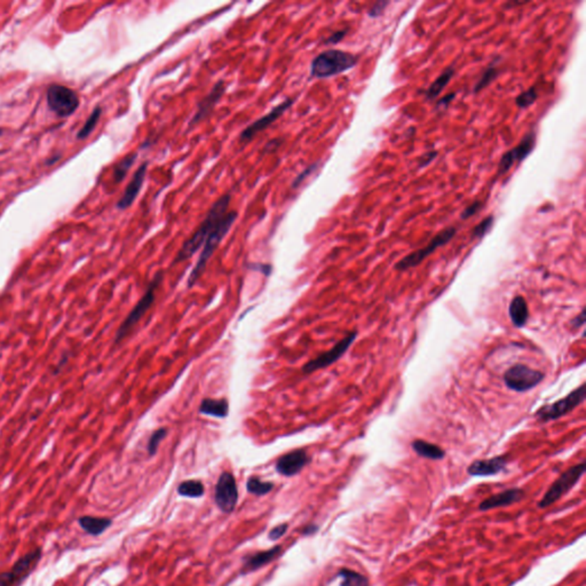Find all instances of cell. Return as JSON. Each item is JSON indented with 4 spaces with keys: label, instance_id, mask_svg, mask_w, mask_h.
Returning <instances> with one entry per match:
<instances>
[{
    "label": "cell",
    "instance_id": "obj_30",
    "mask_svg": "<svg viewBox=\"0 0 586 586\" xmlns=\"http://www.w3.org/2000/svg\"><path fill=\"white\" fill-rule=\"evenodd\" d=\"M101 114H102V109L101 107H97L94 109L93 113L90 115V117L88 118V121H85L84 126L81 128V131L78 132L77 137L79 140L81 139H86L88 135L93 132L94 128L97 126V123H99V119H100Z\"/></svg>",
    "mask_w": 586,
    "mask_h": 586
},
{
    "label": "cell",
    "instance_id": "obj_42",
    "mask_svg": "<svg viewBox=\"0 0 586 586\" xmlns=\"http://www.w3.org/2000/svg\"><path fill=\"white\" fill-rule=\"evenodd\" d=\"M585 324V309H582V312L576 316V318H574L572 321H570V325L573 326L574 329L582 328L583 325Z\"/></svg>",
    "mask_w": 586,
    "mask_h": 586
},
{
    "label": "cell",
    "instance_id": "obj_36",
    "mask_svg": "<svg viewBox=\"0 0 586 586\" xmlns=\"http://www.w3.org/2000/svg\"><path fill=\"white\" fill-rule=\"evenodd\" d=\"M316 168H318V164H313L309 168H305L304 171L300 173V175H297V178L293 180L292 182V187L297 188L300 186V184L306 180V178H309V175H312L313 172L315 171Z\"/></svg>",
    "mask_w": 586,
    "mask_h": 586
},
{
    "label": "cell",
    "instance_id": "obj_35",
    "mask_svg": "<svg viewBox=\"0 0 586 586\" xmlns=\"http://www.w3.org/2000/svg\"><path fill=\"white\" fill-rule=\"evenodd\" d=\"M482 202H473L472 204L469 205V206H467V208L462 212L460 219H462V220H467V219L472 218L473 215H476V213H479V212L482 210Z\"/></svg>",
    "mask_w": 586,
    "mask_h": 586
},
{
    "label": "cell",
    "instance_id": "obj_1",
    "mask_svg": "<svg viewBox=\"0 0 586 586\" xmlns=\"http://www.w3.org/2000/svg\"><path fill=\"white\" fill-rule=\"evenodd\" d=\"M231 199V194L222 195V197L219 198L218 201L212 205L201 225L198 226L194 234L191 235V238H188L187 241L184 242V245L181 246L178 255L175 258L173 265L178 264V262H184L187 259H191L199 248H203L205 241L208 240L213 229L227 215Z\"/></svg>",
    "mask_w": 586,
    "mask_h": 586
},
{
    "label": "cell",
    "instance_id": "obj_5",
    "mask_svg": "<svg viewBox=\"0 0 586 586\" xmlns=\"http://www.w3.org/2000/svg\"><path fill=\"white\" fill-rule=\"evenodd\" d=\"M585 462H582L565 471L549 486V489L544 494V496L538 502L537 506L540 509H547L554 502H558L560 498H563L566 494L569 493L570 490L573 489L574 487L576 486L577 483L580 482V480L582 479V476L585 473Z\"/></svg>",
    "mask_w": 586,
    "mask_h": 586
},
{
    "label": "cell",
    "instance_id": "obj_13",
    "mask_svg": "<svg viewBox=\"0 0 586 586\" xmlns=\"http://www.w3.org/2000/svg\"><path fill=\"white\" fill-rule=\"evenodd\" d=\"M293 104H295V99H286L282 104L273 108L268 114H266L265 116H262V118H259L252 124L248 125V128H245L244 131L242 132L241 135H240V141L242 144L250 142L258 133L265 131L266 128L271 126V124H274L278 118L284 115L285 111H288L293 106Z\"/></svg>",
    "mask_w": 586,
    "mask_h": 586
},
{
    "label": "cell",
    "instance_id": "obj_33",
    "mask_svg": "<svg viewBox=\"0 0 586 586\" xmlns=\"http://www.w3.org/2000/svg\"><path fill=\"white\" fill-rule=\"evenodd\" d=\"M494 222H495V219H494L493 215H489L486 219H483L482 222H480L479 225L476 226L473 229L472 240H476H476H481V238L485 237L489 233L490 229L493 228Z\"/></svg>",
    "mask_w": 586,
    "mask_h": 586
},
{
    "label": "cell",
    "instance_id": "obj_24",
    "mask_svg": "<svg viewBox=\"0 0 586 586\" xmlns=\"http://www.w3.org/2000/svg\"><path fill=\"white\" fill-rule=\"evenodd\" d=\"M453 75H455V67L447 68L446 70L443 71L442 74L440 75L439 77L436 78V81H433L432 85L426 90V99L434 100L439 97L440 93L447 88V85L449 84Z\"/></svg>",
    "mask_w": 586,
    "mask_h": 586
},
{
    "label": "cell",
    "instance_id": "obj_28",
    "mask_svg": "<svg viewBox=\"0 0 586 586\" xmlns=\"http://www.w3.org/2000/svg\"><path fill=\"white\" fill-rule=\"evenodd\" d=\"M137 154L128 155L126 157L123 158L114 170V179L116 184H119L124 180L125 177L128 175V172L131 170L132 166L137 161Z\"/></svg>",
    "mask_w": 586,
    "mask_h": 586
},
{
    "label": "cell",
    "instance_id": "obj_10",
    "mask_svg": "<svg viewBox=\"0 0 586 586\" xmlns=\"http://www.w3.org/2000/svg\"><path fill=\"white\" fill-rule=\"evenodd\" d=\"M356 338H358V331L356 330L355 331L349 332L345 338H342L340 342H337L330 351L323 353V354L318 355L315 359L307 362L302 367V372L306 373V375H311V373H314V372L318 371L321 369L328 368L330 365L333 364L338 360L342 359V356L345 355V353L353 345V342H355Z\"/></svg>",
    "mask_w": 586,
    "mask_h": 586
},
{
    "label": "cell",
    "instance_id": "obj_41",
    "mask_svg": "<svg viewBox=\"0 0 586 586\" xmlns=\"http://www.w3.org/2000/svg\"><path fill=\"white\" fill-rule=\"evenodd\" d=\"M456 95H457L456 93L447 94L446 97H443L442 99H440V101H438L436 108L446 110L447 108L449 107V104H451L452 100L455 99Z\"/></svg>",
    "mask_w": 586,
    "mask_h": 586
},
{
    "label": "cell",
    "instance_id": "obj_37",
    "mask_svg": "<svg viewBox=\"0 0 586 586\" xmlns=\"http://www.w3.org/2000/svg\"><path fill=\"white\" fill-rule=\"evenodd\" d=\"M288 523H282V525H278V526L275 527V528H273V529L271 530V533H269V540H280V538H282V537L284 536L285 533L288 531Z\"/></svg>",
    "mask_w": 586,
    "mask_h": 586
},
{
    "label": "cell",
    "instance_id": "obj_15",
    "mask_svg": "<svg viewBox=\"0 0 586 586\" xmlns=\"http://www.w3.org/2000/svg\"><path fill=\"white\" fill-rule=\"evenodd\" d=\"M226 92V83L224 81H219L217 84L212 88V90L208 92V95L202 99L198 104L197 109L195 111L194 116L189 121V128H193L195 125L199 124L202 121H204L205 118L208 117V115L211 114L215 106L218 104L219 100L222 99V95Z\"/></svg>",
    "mask_w": 586,
    "mask_h": 586
},
{
    "label": "cell",
    "instance_id": "obj_19",
    "mask_svg": "<svg viewBox=\"0 0 586 586\" xmlns=\"http://www.w3.org/2000/svg\"><path fill=\"white\" fill-rule=\"evenodd\" d=\"M281 552L282 546L277 545L267 549V551H262V552L252 554L245 561L244 567H243V574L252 573V572L260 569L262 567L268 565L271 561H274L281 554Z\"/></svg>",
    "mask_w": 586,
    "mask_h": 586
},
{
    "label": "cell",
    "instance_id": "obj_31",
    "mask_svg": "<svg viewBox=\"0 0 586 586\" xmlns=\"http://www.w3.org/2000/svg\"><path fill=\"white\" fill-rule=\"evenodd\" d=\"M168 429H165V427H161V429H156L153 434H151L150 438H149V441H148L147 450L149 456H155L157 453L158 447L161 445L162 441L168 436Z\"/></svg>",
    "mask_w": 586,
    "mask_h": 586
},
{
    "label": "cell",
    "instance_id": "obj_43",
    "mask_svg": "<svg viewBox=\"0 0 586 586\" xmlns=\"http://www.w3.org/2000/svg\"><path fill=\"white\" fill-rule=\"evenodd\" d=\"M436 156H438V151H429L427 154L422 156V161L419 163V166L420 168H424V166H427V165L431 163V162L434 161L436 159Z\"/></svg>",
    "mask_w": 586,
    "mask_h": 586
},
{
    "label": "cell",
    "instance_id": "obj_6",
    "mask_svg": "<svg viewBox=\"0 0 586 586\" xmlns=\"http://www.w3.org/2000/svg\"><path fill=\"white\" fill-rule=\"evenodd\" d=\"M585 399L586 389L583 384L559 401L538 409L535 413V417L540 422H553L575 410L585 401Z\"/></svg>",
    "mask_w": 586,
    "mask_h": 586
},
{
    "label": "cell",
    "instance_id": "obj_23",
    "mask_svg": "<svg viewBox=\"0 0 586 586\" xmlns=\"http://www.w3.org/2000/svg\"><path fill=\"white\" fill-rule=\"evenodd\" d=\"M411 448L417 455L422 458L431 460H441L446 457V451L434 443L427 442L425 440H415L411 442Z\"/></svg>",
    "mask_w": 586,
    "mask_h": 586
},
{
    "label": "cell",
    "instance_id": "obj_3",
    "mask_svg": "<svg viewBox=\"0 0 586 586\" xmlns=\"http://www.w3.org/2000/svg\"><path fill=\"white\" fill-rule=\"evenodd\" d=\"M237 217V212H228L222 222H219V225L213 229V231L208 236V240L205 241L201 255H199L196 265H195L191 275H189V277H188V288L191 289L197 283L198 280H199V277L204 273L206 265L210 262L212 255L215 253V250L218 248L219 245L222 244V242L227 236L228 233L231 231V227L234 225Z\"/></svg>",
    "mask_w": 586,
    "mask_h": 586
},
{
    "label": "cell",
    "instance_id": "obj_18",
    "mask_svg": "<svg viewBox=\"0 0 586 586\" xmlns=\"http://www.w3.org/2000/svg\"><path fill=\"white\" fill-rule=\"evenodd\" d=\"M148 162H144V164L141 165L140 168L135 171L131 182L128 184V187L125 189L124 194L121 196V199L118 201L117 208L119 210H126L130 208L137 196L140 194L141 188L144 186V179L147 175Z\"/></svg>",
    "mask_w": 586,
    "mask_h": 586
},
{
    "label": "cell",
    "instance_id": "obj_14",
    "mask_svg": "<svg viewBox=\"0 0 586 586\" xmlns=\"http://www.w3.org/2000/svg\"><path fill=\"white\" fill-rule=\"evenodd\" d=\"M309 462H311V457L306 450H292L277 459L275 469L281 476H295L302 472Z\"/></svg>",
    "mask_w": 586,
    "mask_h": 586
},
{
    "label": "cell",
    "instance_id": "obj_11",
    "mask_svg": "<svg viewBox=\"0 0 586 586\" xmlns=\"http://www.w3.org/2000/svg\"><path fill=\"white\" fill-rule=\"evenodd\" d=\"M215 504L222 513L229 514L234 511L238 500L237 483L229 472L222 473L215 490Z\"/></svg>",
    "mask_w": 586,
    "mask_h": 586
},
{
    "label": "cell",
    "instance_id": "obj_12",
    "mask_svg": "<svg viewBox=\"0 0 586 586\" xmlns=\"http://www.w3.org/2000/svg\"><path fill=\"white\" fill-rule=\"evenodd\" d=\"M535 146H536V133L530 131L523 137L521 142L516 148L502 155L499 162L497 177L505 175L506 172H509L516 163L520 164L521 162L525 161L533 153Z\"/></svg>",
    "mask_w": 586,
    "mask_h": 586
},
{
    "label": "cell",
    "instance_id": "obj_26",
    "mask_svg": "<svg viewBox=\"0 0 586 586\" xmlns=\"http://www.w3.org/2000/svg\"><path fill=\"white\" fill-rule=\"evenodd\" d=\"M204 493V485L198 480H187L181 482L178 487L179 495L188 498H199Z\"/></svg>",
    "mask_w": 586,
    "mask_h": 586
},
{
    "label": "cell",
    "instance_id": "obj_4",
    "mask_svg": "<svg viewBox=\"0 0 586 586\" xmlns=\"http://www.w3.org/2000/svg\"><path fill=\"white\" fill-rule=\"evenodd\" d=\"M163 276H164L163 273L158 271L157 274L155 275V277L151 280L147 291L144 292V295L137 302L135 309H132L130 314L126 316L124 322L121 323V326L116 332V337H115L116 344H119L123 339L126 338V335L131 332L132 329L135 328L137 322L140 321L141 318H144V314L151 309V306L154 305L155 299H156V290H157L158 285L161 284Z\"/></svg>",
    "mask_w": 586,
    "mask_h": 586
},
{
    "label": "cell",
    "instance_id": "obj_45",
    "mask_svg": "<svg viewBox=\"0 0 586 586\" xmlns=\"http://www.w3.org/2000/svg\"><path fill=\"white\" fill-rule=\"evenodd\" d=\"M318 527L316 525H309V526H306L304 529H302V535H305V536H309V535H313V534L318 533Z\"/></svg>",
    "mask_w": 586,
    "mask_h": 586
},
{
    "label": "cell",
    "instance_id": "obj_25",
    "mask_svg": "<svg viewBox=\"0 0 586 586\" xmlns=\"http://www.w3.org/2000/svg\"><path fill=\"white\" fill-rule=\"evenodd\" d=\"M337 576L342 578L340 586H370L368 577L349 568L339 570Z\"/></svg>",
    "mask_w": 586,
    "mask_h": 586
},
{
    "label": "cell",
    "instance_id": "obj_22",
    "mask_svg": "<svg viewBox=\"0 0 586 586\" xmlns=\"http://www.w3.org/2000/svg\"><path fill=\"white\" fill-rule=\"evenodd\" d=\"M201 415L211 416L215 418L224 419L229 413V403L227 399H204L198 409Z\"/></svg>",
    "mask_w": 586,
    "mask_h": 586
},
{
    "label": "cell",
    "instance_id": "obj_34",
    "mask_svg": "<svg viewBox=\"0 0 586 586\" xmlns=\"http://www.w3.org/2000/svg\"><path fill=\"white\" fill-rule=\"evenodd\" d=\"M20 584L19 577L12 570H6V572L0 573V586H17Z\"/></svg>",
    "mask_w": 586,
    "mask_h": 586
},
{
    "label": "cell",
    "instance_id": "obj_7",
    "mask_svg": "<svg viewBox=\"0 0 586 586\" xmlns=\"http://www.w3.org/2000/svg\"><path fill=\"white\" fill-rule=\"evenodd\" d=\"M457 234V229L455 227H448L440 231L439 234H436L432 238V241L429 242V244L426 245L425 248H419L416 251L409 253L404 258L401 259L394 268L399 271H406L408 269L413 268L417 266L420 265L427 257L432 255L433 252L448 244L452 238L455 237Z\"/></svg>",
    "mask_w": 586,
    "mask_h": 586
},
{
    "label": "cell",
    "instance_id": "obj_9",
    "mask_svg": "<svg viewBox=\"0 0 586 586\" xmlns=\"http://www.w3.org/2000/svg\"><path fill=\"white\" fill-rule=\"evenodd\" d=\"M47 104L57 116L68 117L79 107V97L75 90L64 85H52L47 90Z\"/></svg>",
    "mask_w": 586,
    "mask_h": 586
},
{
    "label": "cell",
    "instance_id": "obj_38",
    "mask_svg": "<svg viewBox=\"0 0 586 586\" xmlns=\"http://www.w3.org/2000/svg\"><path fill=\"white\" fill-rule=\"evenodd\" d=\"M389 3H391L389 1H377V3L371 7V10H369V17H382V14L385 13L386 7L389 6Z\"/></svg>",
    "mask_w": 586,
    "mask_h": 586
},
{
    "label": "cell",
    "instance_id": "obj_16",
    "mask_svg": "<svg viewBox=\"0 0 586 586\" xmlns=\"http://www.w3.org/2000/svg\"><path fill=\"white\" fill-rule=\"evenodd\" d=\"M507 456L500 455L489 459L474 460L467 467V473L471 476H493L505 471L507 466Z\"/></svg>",
    "mask_w": 586,
    "mask_h": 586
},
{
    "label": "cell",
    "instance_id": "obj_32",
    "mask_svg": "<svg viewBox=\"0 0 586 586\" xmlns=\"http://www.w3.org/2000/svg\"><path fill=\"white\" fill-rule=\"evenodd\" d=\"M537 97H538V93H537L536 88H530L528 90H525L522 93L519 94L516 99V104L520 109H527V108H529L531 104H535V101L537 100Z\"/></svg>",
    "mask_w": 586,
    "mask_h": 586
},
{
    "label": "cell",
    "instance_id": "obj_2",
    "mask_svg": "<svg viewBox=\"0 0 586 586\" xmlns=\"http://www.w3.org/2000/svg\"><path fill=\"white\" fill-rule=\"evenodd\" d=\"M359 57L345 50H326L314 57L311 64V76L318 79L333 77L355 67Z\"/></svg>",
    "mask_w": 586,
    "mask_h": 586
},
{
    "label": "cell",
    "instance_id": "obj_39",
    "mask_svg": "<svg viewBox=\"0 0 586 586\" xmlns=\"http://www.w3.org/2000/svg\"><path fill=\"white\" fill-rule=\"evenodd\" d=\"M349 30L345 29V30H339L335 31V34H332L331 36H329L326 38V41H324L325 45H335L340 43V41L345 38L346 35H347Z\"/></svg>",
    "mask_w": 586,
    "mask_h": 586
},
{
    "label": "cell",
    "instance_id": "obj_20",
    "mask_svg": "<svg viewBox=\"0 0 586 586\" xmlns=\"http://www.w3.org/2000/svg\"><path fill=\"white\" fill-rule=\"evenodd\" d=\"M77 522L88 535L100 536L108 528H110L113 520L104 516H83L78 518Z\"/></svg>",
    "mask_w": 586,
    "mask_h": 586
},
{
    "label": "cell",
    "instance_id": "obj_8",
    "mask_svg": "<svg viewBox=\"0 0 586 586\" xmlns=\"http://www.w3.org/2000/svg\"><path fill=\"white\" fill-rule=\"evenodd\" d=\"M545 373L525 364H514L504 373L506 387L514 392H528L540 385Z\"/></svg>",
    "mask_w": 586,
    "mask_h": 586
},
{
    "label": "cell",
    "instance_id": "obj_40",
    "mask_svg": "<svg viewBox=\"0 0 586 586\" xmlns=\"http://www.w3.org/2000/svg\"><path fill=\"white\" fill-rule=\"evenodd\" d=\"M248 268L252 269V271H260L262 274L265 275V276H269L271 274V265H268V264H250L248 266Z\"/></svg>",
    "mask_w": 586,
    "mask_h": 586
},
{
    "label": "cell",
    "instance_id": "obj_27",
    "mask_svg": "<svg viewBox=\"0 0 586 586\" xmlns=\"http://www.w3.org/2000/svg\"><path fill=\"white\" fill-rule=\"evenodd\" d=\"M274 488V483L265 482L257 476H251L246 482V489L248 493L255 496H264L266 494L271 493Z\"/></svg>",
    "mask_w": 586,
    "mask_h": 586
},
{
    "label": "cell",
    "instance_id": "obj_21",
    "mask_svg": "<svg viewBox=\"0 0 586 586\" xmlns=\"http://www.w3.org/2000/svg\"><path fill=\"white\" fill-rule=\"evenodd\" d=\"M509 315L516 328H523L529 320V309L522 295H516L509 302Z\"/></svg>",
    "mask_w": 586,
    "mask_h": 586
},
{
    "label": "cell",
    "instance_id": "obj_29",
    "mask_svg": "<svg viewBox=\"0 0 586 586\" xmlns=\"http://www.w3.org/2000/svg\"><path fill=\"white\" fill-rule=\"evenodd\" d=\"M498 69H497L496 61L493 62V64H490L489 67L487 68L485 72H483L482 76L480 78L478 83H476V86H474V90L473 92L474 93H479L481 90H485L487 86H489L491 83H493L495 79H496L497 76H498Z\"/></svg>",
    "mask_w": 586,
    "mask_h": 586
},
{
    "label": "cell",
    "instance_id": "obj_17",
    "mask_svg": "<svg viewBox=\"0 0 586 586\" xmlns=\"http://www.w3.org/2000/svg\"><path fill=\"white\" fill-rule=\"evenodd\" d=\"M523 497H525V490L521 489V488L506 489L502 491V493L496 494V495H493V496L483 499L482 502L479 504V511L487 512V511H490V509L511 506L513 504L521 502Z\"/></svg>",
    "mask_w": 586,
    "mask_h": 586
},
{
    "label": "cell",
    "instance_id": "obj_44",
    "mask_svg": "<svg viewBox=\"0 0 586 586\" xmlns=\"http://www.w3.org/2000/svg\"><path fill=\"white\" fill-rule=\"evenodd\" d=\"M280 146H281V140H280V139H274V140H271V142L266 144L264 153H273V151L276 150Z\"/></svg>",
    "mask_w": 586,
    "mask_h": 586
}]
</instances>
